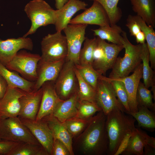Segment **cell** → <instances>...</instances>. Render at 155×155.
Here are the masks:
<instances>
[{"label": "cell", "mask_w": 155, "mask_h": 155, "mask_svg": "<svg viewBox=\"0 0 155 155\" xmlns=\"http://www.w3.org/2000/svg\"><path fill=\"white\" fill-rule=\"evenodd\" d=\"M65 61V59L53 62L45 61L40 59L38 64L37 78L34 82L33 91L38 90L46 82H55Z\"/></svg>", "instance_id": "obj_15"}, {"label": "cell", "mask_w": 155, "mask_h": 155, "mask_svg": "<svg viewBox=\"0 0 155 155\" xmlns=\"http://www.w3.org/2000/svg\"><path fill=\"white\" fill-rule=\"evenodd\" d=\"M90 119H86L74 117L67 120L64 123L73 139L78 137L84 131Z\"/></svg>", "instance_id": "obj_37"}, {"label": "cell", "mask_w": 155, "mask_h": 155, "mask_svg": "<svg viewBox=\"0 0 155 155\" xmlns=\"http://www.w3.org/2000/svg\"><path fill=\"white\" fill-rule=\"evenodd\" d=\"M95 36L101 39L107 40L112 43L123 45V38L122 33L123 31L116 24L112 26H100L96 29H92Z\"/></svg>", "instance_id": "obj_26"}, {"label": "cell", "mask_w": 155, "mask_h": 155, "mask_svg": "<svg viewBox=\"0 0 155 155\" xmlns=\"http://www.w3.org/2000/svg\"><path fill=\"white\" fill-rule=\"evenodd\" d=\"M106 119V115L102 111L92 117L84 131L74 139V150L85 155L107 154L109 140Z\"/></svg>", "instance_id": "obj_1"}, {"label": "cell", "mask_w": 155, "mask_h": 155, "mask_svg": "<svg viewBox=\"0 0 155 155\" xmlns=\"http://www.w3.org/2000/svg\"><path fill=\"white\" fill-rule=\"evenodd\" d=\"M0 74L6 80L8 86L19 88L28 92L33 91L34 82L28 80L17 72L8 69L1 62Z\"/></svg>", "instance_id": "obj_24"}, {"label": "cell", "mask_w": 155, "mask_h": 155, "mask_svg": "<svg viewBox=\"0 0 155 155\" xmlns=\"http://www.w3.org/2000/svg\"><path fill=\"white\" fill-rule=\"evenodd\" d=\"M88 25L69 24L63 30L65 34L68 52L65 61L79 64V57L83 42L86 38V29Z\"/></svg>", "instance_id": "obj_10"}, {"label": "cell", "mask_w": 155, "mask_h": 155, "mask_svg": "<svg viewBox=\"0 0 155 155\" xmlns=\"http://www.w3.org/2000/svg\"><path fill=\"white\" fill-rule=\"evenodd\" d=\"M133 132L127 133L123 138L114 155L122 154L127 147L129 139Z\"/></svg>", "instance_id": "obj_44"}, {"label": "cell", "mask_w": 155, "mask_h": 155, "mask_svg": "<svg viewBox=\"0 0 155 155\" xmlns=\"http://www.w3.org/2000/svg\"><path fill=\"white\" fill-rule=\"evenodd\" d=\"M75 67L83 79L96 90L98 80L101 75L92 66H82L76 64Z\"/></svg>", "instance_id": "obj_38"}, {"label": "cell", "mask_w": 155, "mask_h": 155, "mask_svg": "<svg viewBox=\"0 0 155 155\" xmlns=\"http://www.w3.org/2000/svg\"><path fill=\"white\" fill-rule=\"evenodd\" d=\"M0 139L18 143L40 144L18 117L0 119Z\"/></svg>", "instance_id": "obj_5"}, {"label": "cell", "mask_w": 155, "mask_h": 155, "mask_svg": "<svg viewBox=\"0 0 155 155\" xmlns=\"http://www.w3.org/2000/svg\"><path fill=\"white\" fill-rule=\"evenodd\" d=\"M133 11L148 26H155L154 0H130Z\"/></svg>", "instance_id": "obj_23"}, {"label": "cell", "mask_w": 155, "mask_h": 155, "mask_svg": "<svg viewBox=\"0 0 155 155\" xmlns=\"http://www.w3.org/2000/svg\"><path fill=\"white\" fill-rule=\"evenodd\" d=\"M126 26L128 28L130 35L135 37L141 31L140 26L135 21L134 16L129 15L126 20Z\"/></svg>", "instance_id": "obj_41"}, {"label": "cell", "mask_w": 155, "mask_h": 155, "mask_svg": "<svg viewBox=\"0 0 155 155\" xmlns=\"http://www.w3.org/2000/svg\"><path fill=\"white\" fill-rule=\"evenodd\" d=\"M33 47L32 40L27 37L5 40L0 39V62L5 65L11 60L20 50L32 51Z\"/></svg>", "instance_id": "obj_12"}, {"label": "cell", "mask_w": 155, "mask_h": 155, "mask_svg": "<svg viewBox=\"0 0 155 155\" xmlns=\"http://www.w3.org/2000/svg\"><path fill=\"white\" fill-rule=\"evenodd\" d=\"M47 123L54 138L63 142L68 148L71 155H74L73 148V138L68 131L64 122H61L52 114L42 119Z\"/></svg>", "instance_id": "obj_20"}, {"label": "cell", "mask_w": 155, "mask_h": 155, "mask_svg": "<svg viewBox=\"0 0 155 155\" xmlns=\"http://www.w3.org/2000/svg\"><path fill=\"white\" fill-rule=\"evenodd\" d=\"M102 111L97 104L87 101L78 100L76 117L88 119L91 118L95 113Z\"/></svg>", "instance_id": "obj_35"}, {"label": "cell", "mask_w": 155, "mask_h": 155, "mask_svg": "<svg viewBox=\"0 0 155 155\" xmlns=\"http://www.w3.org/2000/svg\"><path fill=\"white\" fill-rule=\"evenodd\" d=\"M150 137L145 131L136 128L132 133L127 147L121 154L143 155L144 147Z\"/></svg>", "instance_id": "obj_25"}, {"label": "cell", "mask_w": 155, "mask_h": 155, "mask_svg": "<svg viewBox=\"0 0 155 155\" xmlns=\"http://www.w3.org/2000/svg\"><path fill=\"white\" fill-rule=\"evenodd\" d=\"M7 155H49L40 144L19 143Z\"/></svg>", "instance_id": "obj_30"}, {"label": "cell", "mask_w": 155, "mask_h": 155, "mask_svg": "<svg viewBox=\"0 0 155 155\" xmlns=\"http://www.w3.org/2000/svg\"><path fill=\"white\" fill-rule=\"evenodd\" d=\"M75 67L73 62L65 60L54 82L56 92L61 100L68 99L77 92L78 84Z\"/></svg>", "instance_id": "obj_8"}, {"label": "cell", "mask_w": 155, "mask_h": 155, "mask_svg": "<svg viewBox=\"0 0 155 155\" xmlns=\"http://www.w3.org/2000/svg\"><path fill=\"white\" fill-rule=\"evenodd\" d=\"M105 55L104 49L98 42V40L97 44L94 49L93 55V62L92 67L94 69L102 62Z\"/></svg>", "instance_id": "obj_40"}, {"label": "cell", "mask_w": 155, "mask_h": 155, "mask_svg": "<svg viewBox=\"0 0 155 155\" xmlns=\"http://www.w3.org/2000/svg\"><path fill=\"white\" fill-rule=\"evenodd\" d=\"M26 92L8 86L5 95L0 100V119L18 117L20 110L19 99Z\"/></svg>", "instance_id": "obj_14"}, {"label": "cell", "mask_w": 155, "mask_h": 155, "mask_svg": "<svg viewBox=\"0 0 155 155\" xmlns=\"http://www.w3.org/2000/svg\"><path fill=\"white\" fill-rule=\"evenodd\" d=\"M137 43L142 44L145 43V37L144 32L142 31L138 32L135 36Z\"/></svg>", "instance_id": "obj_46"}, {"label": "cell", "mask_w": 155, "mask_h": 155, "mask_svg": "<svg viewBox=\"0 0 155 155\" xmlns=\"http://www.w3.org/2000/svg\"><path fill=\"white\" fill-rule=\"evenodd\" d=\"M19 143L3 140L0 141V154L7 155Z\"/></svg>", "instance_id": "obj_42"}, {"label": "cell", "mask_w": 155, "mask_h": 155, "mask_svg": "<svg viewBox=\"0 0 155 155\" xmlns=\"http://www.w3.org/2000/svg\"><path fill=\"white\" fill-rule=\"evenodd\" d=\"M141 58L142 63V78L144 84L147 88L151 87L152 91L155 90L154 72L150 66L149 53L146 43L142 44Z\"/></svg>", "instance_id": "obj_28"}, {"label": "cell", "mask_w": 155, "mask_h": 155, "mask_svg": "<svg viewBox=\"0 0 155 155\" xmlns=\"http://www.w3.org/2000/svg\"><path fill=\"white\" fill-rule=\"evenodd\" d=\"M153 96L151 90L147 88L143 83L140 81L136 94L137 106H143L155 112V104L153 102Z\"/></svg>", "instance_id": "obj_34"}, {"label": "cell", "mask_w": 155, "mask_h": 155, "mask_svg": "<svg viewBox=\"0 0 155 155\" xmlns=\"http://www.w3.org/2000/svg\"><path fill=\"white\" fill-rule=\"evenodd\" d=\"M78 100L77 92L68 99L60 101L51 114L63 123L75 117Z\"/></svg>", "instance_id": "obj_22"}, {"label": "cell", "mask_w": 155, "mask_h": 155, "mask_svg": "<svg viewBox=\"0 0 155 155\" xmlns=\"http://www.w3.org/2000/svg\"><path fill=\"white\" fill-rule=\"evenodd\" d=\"M42 87L36 91L27 92L19 99L20 110L18 117L31 120L36 119L42 95Z\"/></svg>", "instance_id": "obj_17"}, {"label": "cell", "mask_w": 155, "mask_h": 155, "mask_svg": "<svg viewBox=\"0 0 155 155\" xmlns=\"http://www.w3.org/2000/svg\"><path fill=\"white\" fill-rule=\"evenodd\" d=\"M134 18L140 26L141 30L144 33L149 53L151 67L155 68V32L154 28L148 25L139 16H134Z\"/></svg>", "instance_id": "obj_27"}, {"label": "cell", "mask_w": 155, "mask_h": 155, "mask_svg": "<svg viewBox=\"0 0 155 155\" xmlns=\"http://www.w3.org/2000/svg\"><path fill=\"white\" fill-rule=\"evenodd\" d=\"M136 112H130L131 115L137 122L139 127H142L148 131L153 132L155 128V114L148 108L143 106H137Z\"/></svg>", "instance_id": "obj_29"}, {"label": "cell", "mask_w": 155, "mask_h": 155, "mask_svg": "<svg viewBox=\"0 0 155 155\" xmlns=\"http://www.w3.org/2000/svg\"><path fill=\"white\" fill-rule=\"evenodd\" d=\"M75 71L78 81L77 93L79 100L87 101L97 104L96 90L83 79L75 67Z\"/></svg>", "instance_id": "obj_31"}, {"label": "cell", "mask_w": 155, "mask_h": 155, "mask_svg": "<svg viewBox=\"0 0 155 155\" xmlns=\"http://www.w3.org/2000/svg\"><path fill=\"white\" fill-rule=\"evenodd\" d=\"M107 78L113 88L117 99L123 106L125 113L128 114L130 111L127 95L123 83L119 79Z\"/></svg>", "instance_id": "obj_36"}, {"label": "cell", "mask_w": 155, "mask_h": 155, "mask_svg": "<svg viewBox=\"0 0 155 155\" xmlns=\"http://www.w3.org/2000/svg\"><path fill=\"white\" fill-rule=\"evenodd\" d=\"M96 91V103L106 115L116 108L125 113L124 108L117 99L107 77L102 75L100 76L97 81Z\"/></svg>", "instance_id": "obj_9"}, {"label": "cell", "mask_w": 155, "mask_h": 155, "mask_svg": "<svg viewBox=\"0 0 155 155\" xmlns=\"http://www.w3.org/2000/svg\"><path fill=\"white\" fill-rule=\"evenodd\" d=\"M96 25L100 26H110L107 14L98 2L93 1L91 6L70 20L69 24Z\"/></svg>", "instance_id": "obj_11"}, {"label": "cell", "mask_w": 155, "mask_h": 155, "mask_svg": "<svg viewBox=\"0 0 155 155\" xmlns=\"http://www.w3.org/2000/svg\"><path fill=\"white\" fill-rule=\"evenodd\" d=\"M155 155V138L150 137L144 148L143 155Z\"/></svg>", "instance_id": "obj_43"}, {"label": "cell", "mask_w": 155, "mask_h": 155, "mask_svg": "<svg viewBox=\"0 0 155 155\" xmlns=\"http://www.w3.org/2000/svg\"><path fill=\"white\" fill-rule=\"evenodd\" d=\"M51 155H71L68 148L59 140L54 138Z\"/></svg>", "instance_id": "obj_39"}, {"label": "cell", "mask_w": 155, "mask_h": 155, "mask_svg": "<svg viewBox=\"0 0 155 155\" xmlns=\"http://www.w3.org/2000/svg\"><path fill=\"white\" fill-rule=\"evenodd\" d=\"M97 42V38L91 39L86 38L83 47L81 49L79 55V65L92 66L94 51Z\"/></svg>", "instance_id": "obj_32"}, {"label": "cell", "mask_w": 155, "mask_h": 155, "mask_svg": "<svg viewBox=\"0 0 155 155\" xmlns=\"http://www.w3.org/2000/svg\"><path fill=\"white\" fill-rule=\"evenodd\" d=\"M68 0H55V6L57 9L61 8Z\"/></svg>", "instance_id": "obj_47"}, {"label": "cell", "mask_w": 155, "mask_h": 155, "mask_svg": "<svg viewBox=\"0 0 155 155\" xmlns=\"http://www.w3.org/2000/svg\"><path fill=\"white\" fill-rule=\"evenodd\" d=\"M54 81L46 82L42 85L43 93L39 111L35 120H40L52 114L58 103L62 100L57 95Z\"/></svg>", "instance_id": "obj_18"}, {"label": "cell", "mask_w": 155, "mask_h": 155, "mask_svg": "<svg viewBox=\"0 0 155 155\" xmlns=\"http://www.w3.org/2000/svg\"><path fill=\"white\" fill-rule=\"evenodd\" d=\"M125 113L116 108L106 115L105 125L109 140L108 155H114L125 136L129 133L133 132L136 128L135 119Z\"/></svg>", "instance_id": "obj_2"}, {"label": "cell", "mask_w": 155, "mask_h": 155, "mask_svg": "<svg viewBox=\"0 0 155 155\" xmlns=\"http://www.w3.org/2000/svg\"><path fill=\"white\" fill-rule=\"evenodd\" d=\"M98 2L103 7L108 16L110 26L116 24L122 16L121 9L117 6L119 0H89Z\"/></svg>", "instance_id": "obj_33"}, {"label": "cell", "mask_w": 155, "mask_h": 155, "mask_svg": "<svg viewBox=\"0 0 155 155\" xmlns=\"http://www.w3.org/2000/svg\"><path fill=\"white\" fill-rule=\"evenodd\" d=\"M24 10L31 25L24 37L34 34L40 27L54 24L55 10L44 0L30 1L25 5Z\"/></svg>", "instance_id": "obj_4"}, {"label": "cell", "mask_w": 155, "mask_h": 155, "mask_svg": "<svg viewBox=\"0 0 155 155\" xmlns=\"http://www.w3.org/2000/svg\"><path fill=\"white\" fill-rule=\"evenodd\" d=\"M2 140H1V139H0V141Z\"/></svg>", "instance_id": "obj_48"}, {"label": "cell", "mask_w": 155, "mask_h": 155, "mask_svg": "<svg viewBox=\"0 0 155 155\" xmlns=\"http://www.w3.org/2000/svg\"><path fill=\"white\" fill-rule=\"evenodd\" d=\"M19 118L49 155H51L54 138L46 122L42 119L36 120Z\"/></svg>", "instance_id": "obj_13"}, {"label": "cell", "mask_w": 155, "mask_h": 155, "mask_svg": "<svg viewBox=\"0 0 155 155\" xmlns=\"http://www.w3.org/2000/svg\"><path fill=\"white\" fill-rule=\"evenodd\" d=\"M88 6L85 2L80 0H68L60 9L55 10L54 25L57 31L61 32L69 24L74 15Z\"/></svg>", "instance_id": "obj_16"}, {"label": "cell", "mask_w": 155, "mask_h": 155, "mask_svg": "<svg viewBox=\"0 0 155 155\" xmlns=\"http://www.w3.org/2000/svg\"><path fill=\"white\" fill-rule=\"evenodd\" d=\"M142 67L141 63L131 75L119 79L124 83L127 95L130 112H136L138 111L136 94L139 84L142 78Z\"/></svg>", "instance_id": "obj_19"}, {"label": "cell", "mask_w": 155, "mask_h": 155, "mask_svg": "<svg viewBox=\"0 0 155 155\" xmlns=\"http://www.w3.org/2000/svg\"><path fill=\"white\" fill-rule=\"evenodd\" d=\"M41 58L37 54L32 53L25 50L19 51L11 60L4 65L8 69L20 73L23 78L35 82L38 63Z\"/></svg>", "instance_id": "obj_7"}, {"label": "cell", "mask_w": 155, "mask_h": 155, "mask_svg": "<svg viewBox=\"0 0 155 155\" xmlns=\"http://www.w3.org/2000/svg\"><path fill=\"white\" fill-rule=\"evenodd\" d=\"M61 32L48 34L41 42V60L53 62L65 60L68 52L67 40Z\"/></svg>", "instance_id": "obj_6"}, {"label": "cell", "mask_w": 155, "mask_h": 155, "mask_svg": "<svg viewBox=\"0 0 155 155\" xmlns=\"http://www.w3.org/2000/svg\"><path fill=\"white\" fill-rule=\"evenodd\" d=\"M98 42L104 49V57L102 62L94 69L100 74L104 75L108 70L113 67L119 53L124 49L123 45L110 44L97 37Z\"/></svg>", "instance_id": "obj_21"}, {"label": "cell", "mask_w": 155, "mask_h": 155, "mask_svg": "<svg viewBox=\"0 0 155 155\" xmlns=\"http://www.w3.org/2000/svg\"><path fill=\"white\" fill-rule=\"evenodd\" d=\"M8 88V85L6 81L0 74V100L4 96Z\"/></svg>", "instance_id": "obj_45"}, {"label": "cell", "mask_w": 155, "mask_h": 155, "mask_svg": "<svg viewBox=\"0 0 155 155\" xmlns=\"http://www.w3.org/2000/svg\"><path fill=\"white\" fill-rule=\"evenodd\" d=\"M121 35L125 54L123 57H117L109 75V78L111 79H121L128 76L142 62V44H132L123 31Z\"/></svg>", "instance_id": "obj_3"}]
</instances>
